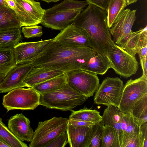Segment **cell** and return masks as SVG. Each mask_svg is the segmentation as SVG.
I'll use <instances>...</instances> for the list:
<instances>
[{
	"label": "cell",
	"instance_id": "5b68a950",
	"mask_svg": "<svg viewBox=\"0 0 147 147\" xmlns=\"http://www.w3.org/2000/svg\"><path fill=\"white\" fill-rule=\"evenodd\" d=\"M40 94L32 87L16 88L3 98L2 105L7 111L14 109L32 110L40 105Z\"/></svg>",
	"mask_w": 147,
	"mask_h": 147
},
{
	"label": "cell",
	"instance_id": "d4e9b609",
	"mask_svg": "<svg viewBox=\"0 0 147 147\" xmlns=\"http://www.w3.org/2000/svg\"><path fill=\"white\" fill-rule=\"evenodd\" d=\"M22 39L21 28L0 30V48H13Z\"/></svg>",
	"mask_w": 147,
	"mask_h": 147
},
{
	"label": "cell",
	"instance_id": "e575fe53",
	"mask_svg": "<svg viewBox=\"0 0 147 147\" xmlns=\"http://www.w3.org/2000/svg\"><path fill=\"white\" fill-rule=\"evenodd\" d=\"M68 143V137L66 131L54 139L45 147H64Z\"/></svg>",
	"mask_w": 147,
	"mask_h": 147
},
{
	"label": "cell",
	"instance_id": "ac0fdd59",
	"mask_svg": "<svg viewBox=\"0 0 147 147\" xmlns=\"http://www.w3.org/2000/svg\"><path fill=\"white\" fill-rule=\"evenodd\" d=\"M65 73L59 69H53L34 67L24 80L28 88Z\"/></svg>",
	"mask_w": 147,
	"mask_h": 147
},
{
	"label": "cell",
	"instance_id": "ffe728a7",
	"mask_svg": "<svg viewBox=\"0 0 147 147\" xmlns=\"http://www.w3.org/2000/svg\"><path fill=\"white\" fill-rule=\"evenodd\" d=\"M110 68V65L106 56L96 52L81 69L97 75H103Z\"/></svg>",
	"mask_w": 147,
	"mask_h": 147
},
{
	"label": "cell",
	"instance_id": "8992f818",
	"mask_svg": "<svg viewBox=\"0 0 147 147\" xmlns=\"http://www.w3.org/2000/svg\"><path fill=\"white\" fill-rule=\"evenodd\" d=\"M106 56L111 68L116 73L125 78L136 74L139 64L134 57L114 43L109 47Z\"/></svg>",
	"mask_w": 147,
	"mask_h": 147
},
{
	"label": "cell",
	"instance_id": "ba28073f",
	"mask_svg": "<svg viewBox=\"0 0 147 147\" xmlns=\"http://www.w3.org/2000/svg\"><path fill=\"white\" fill-rule=\"evenodd\" d=\"M147 95V77L142 76L134 80H128L124 85L118 108L125 112H131L135 103Z\"/></svg>",
	"mask_w": 147,
	"mask_h": 147
},
{
	"label": "cell",
	"instance_id": "4316f807",
	"mask_svg": "<svg viewBox=\"0 0 147 147\" xmlns=\"http://www.w3.org/2000/svg\"><path fill=\"white\" fill-rule=\"evenodd\" d=\"M69 118L81 120L93 123L95 124L100 123L102 120V116L96 110L89 109L85 107L78 111L73 110Z\"/></svg>",
	"mask_w": 147,
	"mask_h": 147
},
{
	"label": "cell",
	"instance_id": "e0dca14e",
	"mask_svg": "<svg viewBox=\"0 0 147 147\" xmlns=\"http://www.w3.org/2000/svg\"><path fill=\"white\" fill-rule=\"evenodd\" d=\"M123 112L118 107L113 105L108 106L104 111L101 122L103 125H109L115 129L117 133L120 147L122 146L123 139Z\"/></svg>",
	"mask_w": 147,
	"mask_h": 147
},
{
	"label": "cell",
	"instance_id": "836d02e7",
	"mask_svg": "<svg viewBox=\"0 0 147 147\" xmlns=\"http://www.w3.org/2000/svg\"><path fill=\"white\" fill-rule=\"evenodd\" d=\"M41 26L32 25L22 28V31L24 36L27 38L34 37H40L43 34Z\"/></svg>",
	"mask_w": 147,
	"mask_h": 147
},
{
	"label": "cell",
	"instance_id": "74e56055",
	"mask_svg": "<svg viewBox=\"0 0 147 147\" xmlns=\"http://www.w3.org/2000/svg\"><path fill=\"white\" fill-rule=\"evenodd\" d=\"M143 73L147 77V56H139Z\"/></svg>",
	"mask_w": 147,
	"mask_h": 147
},
{
	"label": "cell",
	"instance_id": "ee69618b",
	"mask_svg": "<svg viewBox=\"0 0 147 147\" xmlns=\"http://www.w3.org/2000/svg\"><path fill=\"white\" fill-rule=\"evenodd\" d=\"M5 76L0 75V86L1 85V83L4 79Z\"/></svg>",
	"mask_w": 147,
	"mask_h": 147
},
{
	"label": "cell",
	"instance_id": "d6a6232c",
	"mask_svg": "<svg viewBox=\"0 0 147 147\" xmlns=\"http://www.w3.org/2000/svg\"><path fill=\"white\" fill-rule=\"evenodd\" d=\"M131 112L141 125L147 122V95L135 103Z\"/></svg>",
	"mask_w": 147,
	"mask_h": 147
},
{
	"label": "cell",
	"instance_id": "603a6c76",
	"mask_svg": "<svg viewBox=\"0 0 147 147\" xmlns=\"http://www.w3.org/2000/svg\"><path fill=\"white\" fill-rule=\"evenodd\" d=\"M14 11L6 5H0V30L21 28Z\"/></svg>",
	"mask_w": 147,
	"mask_h": 147
},
{
	"label": "cell",
	"instance_id": "7bdbcfd3",
	"mask_svg": "<svg viewBox=\"0 0 147 147\" xmlns=\"http://www.w3.org/2000/svg\"><path fill=\"white\" fill-rule=\"evenodd\" d=\"M40 0L42 1H45L47 3H49L51 2H57L58 1H59L60 0Z\"/></svg>",
	"mask_w": 147,
	"mask_h": 147
},
{
	"label": "cell",
	"instance_id": "9c48e42d",
	"mask_svg": "<svg viewBox=\"0 0 147 147\" xmlns=\"http://www.w3.org/2000/svg\"><path fill=\"white\" fill-rule=\"evenodd\" d=\"M124 85L123 81L118 77H108L105 78L95 92V103L118 108Z\"/></svg>",
	"mask_w": 147,
	"mask_h": 147
},
{
	"label": "cell",
	"instance_id": "7402d4cb",
	"mask_svg": "<svg viewBox=\"0 0 147 147\" xmlns=\"http://www.w3.org/2000/svg\"><path fill=\"white\" fill-rule=\"evenodd\" d=\"M123 117L124 123L123 128V139L122 147H125L133 137L140 133L142 125L139 121L133 116L131 112H123Z\"/></svg>",
	"mask_w": 147,
	"mask_h": 147
},
{
	"label": "cell",
	"instance_id": "6da1fadb",
	"mask_svg": "<svg viewBox=\"0 0 147 147\" xmlns=\"http://www.w3.org/2000/svg\"><path fill=\"white\" fill-rule=\"evenodd\" d=\"M95 52L90 47H71L53 40L30 62L34 67L59 69L65 73L81 69Z\"/></svg>",
	"mask_w": 147,
	"mask_h": 147
},
{
	"label": "cell",
	"instance_id": "f1b7e54d",
	"mask_svg": "<svg viewBox=\"0 0 147 147\" xmlns=\"http://www.w3.org/2000/svg\"><path fill=\"white\" fill-rule=\"evenodd\" d=\"M101 147H120L117 132L113 127L103 125Z\"/></svg>",
	"mask_w": 147,
	"mask_h": 147
},
{
	"label": "cell",
	"instance_id": "83f0119b",
	"mask_svg": "<svg viewBox=\"0 0 147 147\" xmlns=\"http://www.w3.org/2000/svg\"><path fill=\"white\" fill-rule=\"evenodd\" d=\"M127 5V0H110L107 11V23L109 28L112 26Z\"/></svg>",
	"mask_w": 147,
	"mask_h": 147
},
{
	"label": "cell",
	"instance_id": "4dcf8cb0",
	"mask_svg": "<svg viewBox=\"0 0 147 147\" xmlns=\"http://www.w3.org/2000/svg\"><path fill=\"white\" fill-rule=\"evenodd\" d=\"M103 125L101 122L90 128L87 134L84 147H101Z\"/></svg>",
	"mask_w": 147,
	"mask_h": 147
},
{
	"label": "cell",
	"instance_id": "d6986e66",
	"mask_svg": "<svg viewBox=\"0 0 147 147\" xmlns=\"http://www.w3.org/2000/svg\"><path fill=\"white\" fill-rule=\"evenodd\" d=\"M146 46H147L146 25L137 31L132 32L126 42L120 47L135 57L140 50Z\"/></svg>",
	"mask_w": 147,
	"mask_h": 147
},
{
	"label": "cell",
	"instance_id": "30bf717a",
	"mask_svg": "<svg viewBox=\"0 0 147 147\" xmlns=\"http://www.w3.org/2000/svg\"><path fill=\"white\" fill-rule=\"evenodd\" d=\"M13 10L21 26L36 25L41 23L45 10L39 2L34 0H13Z\"/></svg>",
	"mask_w": 147,
	"mask_h": 147
},
{
	"label": "cell",
	"instance_id": "ab89813d",
	"mask_svg": "<svg viewBox=\"0 0 147 147\" xmlns=\"http://www.w3.org/2000/svg\"><path fill=\"white\" fill-rule=\"evenodd\" d=\"M138 54L139 56H147V46L142 48Z\"/></svg>",
	"mask_w": 147,
	"mask_h": 147
},
{
	"label": "cell",
	"instance_id": "7a4b0ae2",
	"mask_svg": "<svg viewBox=\"0 0 147 147\" xmlns=\"http://www.w3.org/2000/svg\"><path fill=\"white\" fill-rule=\"evenodd\" d=\"M73 23L87 32L90 38V47L106 55L110 46L114 43L107 25V11L89 3Z\"/></svg>",
	"mask_w": 147,
	"mask_h": 147
},
{
	"label": "cell",
	"instance_id": "4fadbf2b",
	"mask_svg": "<svg viewBox=\"0 0 147 147\" xmlns=\"http://www.w3.org/2000/svg\"><path fill=\"white\" fill-rule=\"evenodd\" d=\"M34 68L31 62L16 65L7 74L0 86V93L9 92L13 89L28 87L24 80Z\"/></svg>",
	"mask_w": 147,
	"mask_h": 147
},
{
	"label": "cell",
	"instance_id": "f6af8a7d",
	"mask_svg": "<svg viewBox=\"0 0 147 147\" xmlns=\"http://www.w3.org/2000/svg\"><path fill=\"white\" fill-rule=\"evenodd\" d=\"M0 5L7 6L4 0H0Z\"/></svg>",
	"mask_w": 147,
	"mask_h": 147
},
{
	"label": "cell",
	"instance_id": "52a82bcc",
	"mask_svg": "<svg viewBox=\"0 0 147 147\" xmlns=\"http://www.w3.org/2000/svg\"><path fill=\"white\" fill-rule=\"evenodd\" d=\"M65 73L69 85L87 98L94 95L100 86L98 76L93 73L80 69Z\"/></svg>",
	"mask_w": 147,
	"mask_h": 147
},
{
	"label": "cell",
	"instance_id": "cb8c5ba5",
	"mask_svg": "<svg viewBox=\"0 0 147 147\" xmlns=\"http://www.w3.org/2000/svg\"><path fill=\"white\" fill-rule=\"evenodd\" d=\"M67 83L66 73L51 78L32 87L41 94L58 89Z\"/></svg>",
	"mask_w": 147,
	"mask_h": 147
},
{
	"label": "cell",
	"instance_id": "7c38bea8",
	"mask_svg": "<svg viewBox=\"0 0 147 147\" xmlns=\"http://www.w3.org/2000/svg\"><path fill=\"white\" fill-rule=\"evenodd\" d=\"M53 40L61 45L73 47H90L89 36L83 28L72 23L60 32Z\"/></svg>",
	"mask_w": 147,
	"mask_h": 147
},
{
	"label": "cell",
	"instance_id": "277c9868",
	"mask_svg": "<svg viewBox=\"0 0 147 147\" xmlns=\"http://www.w3.org/2000/svg\"><path fill=\"white\" fill-rule=\"evenodd\" d=\"M68 119L54 117L39 121L34 131L30 147H45L57 136L66 131Z\"/></svg>",
	"mask_w": 147,
	"mask_h": 147
},
{
	"label": "cell",
	"instance_id": "44dd1931",
	"mask_svg": "<svg viewBox=\"0 0 147 147\" xmlns=\"http://www.w3.org/2000/svg\"><path fill=\"white\" fill-rule=\"evenodd\" d=\"M90 128L74 126L68 123L66 132L68 143L71 147H84L87 136Z\"/></svg>",
	"mask_w": 147,
	"mask_h": 147
},
{
	"label": "cell",
	"instance_id": "60d3db41",
	"mask_svg": "<svg viewBox=\"0 0 147 147\" xmlns=\"http://www.w3.org/2000/svg\"><path fill=\"white\" fill-rule=\"evenodd\" d=\"M0 147H11V146L0 137Z\"/></svg>",
	"mask_w": 147,
	"mask_h": 147
},
{
	"label": "cell",
	"instance_id": "8fae6325",
	"mask_svg": "<svg viewBox=\"0 0 147 147\" xmlns=\"http://www.w3.org/2000/svg\"><path fill=\"white\" fill-rule=\"evenodd\" d=\"M136 10L124 9L109 30L114 43L121 47L131 35V29L136 20Z\"/></svg>",
	"mask_w": 147,
	"mask_h": 147
},
{
	"label": "cell",
	"instance_id": "b9f144b4",
	"mask_svg": "<svg viewBox=\"0 0 147 147\" xmlns=\"http://www.w3.org/2000/svg\"><path fill=\"white\" fill-rule=\"evenodd\" d=\"M137 0H127V5H129L130 4L136 2Z\"/></svg>",
	"mask_w": 147,
	"mask_h": 147
},
{
	"label": "cell",
	"instance_id": "1f68e13d",
	"mask_svg": "<svg viewBox=\"0 0 147 147\" xmlns=\"http://www.w3.org/2000/svg\"><path fill=\"white\" fill-rule=\"evenodd\" d=\"M0 137L11 147H27V145L21 141L10 131L3 123L0 118Z\"/></svg>",
	"mask_w": 147,
	"mask_h": 147
},
{
	"label": "cell",
	"instance_id": "8d00e7d4",
	"mask_svg": "<svg viewBox=\"0 0 147 147\" xmlns=\"http://www.w3.org/2000/svg\"><path fill=\"white\" fill-rule=\"evenodd\" d=\"M86 1L89 3L94 5L107 11L110 0H86Z\"/></svg>",
	"mask_w": 147,
	"mask_h": 147
},
{
	"label": "cell",
	"instance_id": "d590c367",
	"mask_svg": "<svg viewBox=\"0 0 147 147\" xmlns=\"http://www.w3.org/2000/svg\"><path fill=\"white\" fill-rule=\"evenodd\" d=\"M68 123L75 126H88L91 127L95 124L86 121L73 119H68Z\"/></svg>",
	"mask_w": 147,
	"mask_h": 147
},
{
	"label": "cell",
	"instance_id": "f35d334b",
	"mask_svg": "<svg viewBox=\"0 0 147 147\" xmlns=\"http://www.w3.org/2000/svg\"><path fill=\"white\" fill-rule=\"evenodd\" d=\"M140 130L144 138L143 147H147V122L144 123L141 126Z\"/></svg>",
	"mask_w": 147,
	"mask_h": 147
},
{
	"label": "cell",
	"instance_id": "5bb4252c",
	"mask_svg": "<svg viewBox=\"0 0 147 147\" xmlns=\"http://www.w3.org/2000/svg\"><path fill=\"white\" fill-rule=\"evenodd\" d=\"M53 40V38L35 42L18 43L13 48L16 65L30 62Z\"/></svg>",
	"mask_w": 147,
	"mask_h": 147
},
{
	"label": "cell",
	"instance_id": "2e32d148",
	"mask_svg": "<svg viewBox=\"0 0 147 147\" xmlns=\"http://www.w3.org/2000/svg\"><path fill=\"white\" fill-rule=\"evenodd\" d=\"M29 119L23 114H17L11 117L8 128L18 138L22 141L30 142L34 131L30 126Z\"/></svg>",
	"mask_w": 147,
	"mask_h": 147
},
{
	"label": "cell",
	"instance_id": "484cf974",
	"mask_svg": "<svg viewBox=\"0 0 147 147\" xmlns=\"http://www.w3.org/2000/svg\"><path fill=\"white\" fill-rule=\"evenodd\" d=\"M16 65L13 48H0V75L5 76Z\"/></svg>",
	"mask_w": 147,
	"mask_h": 147
},
{
	"label": "cell",
	"instance_id": "3957f363",
	"mask_svg": "<svg viewBox=\"0 0 147 147\" xmlns=\"http://www.w3.org/2000/svg\"><path fill=\"white\" fill-rule=\"evenodd\" d=\"M87 99L67 83L55 90L41 94L40 105L47 108L72 111Z\"/></svg>",
	"mask_w": 147,
	"mask_h": 147
},
{
	"label": "cell",
	"instance_id": "9a60e30c",
	"mask_svg": "<svg viewBox=\"0 0 147 147\" xmlns=\"http://www.w3.org/2000/svg\"><path fill=\"white\" fill-rule=\"evenodd\" d=\"M84 9L45 12L41 24L44 26L52 29L61 30L72 23L77 16Z\"/></svg>",
	"mask_w": 147,
	"mask_h": 147
},
{
	"label": "cell",
	"instance_id": "f546056e",
	"mask_svg": "<svg viewBox=\"0 0 147 147\" xmlns=\"http://www.w3.org/2000/svg\"><path fill=\"white\" fill-rule=\"evenodd\" d=\"M89 4L87 1L64 0L52 7L45 10V13H50L61 10L84 9Z\"/></svg>",
	"mask_w": 147,
	"mask_h": 147
}]
</instances>
